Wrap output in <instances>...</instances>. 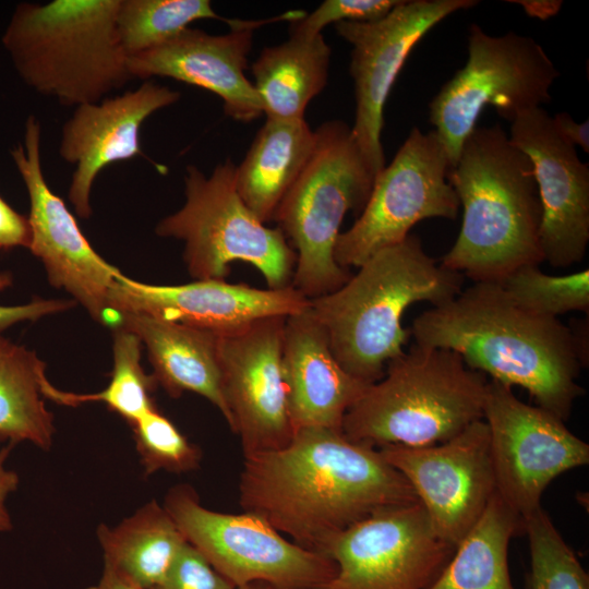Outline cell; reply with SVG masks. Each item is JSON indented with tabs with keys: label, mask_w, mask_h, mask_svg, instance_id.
Masks as SVG:
<instances>
[{
	"label": "cell",
	"mask_w": 589,
	"mask_h": 589,
	"mask_svg": "<svg viewBox=\"0 0 589 589\" xmlns=\"http://www.w3.org/2000/svg\"><path fill=\"white\" fill-rule=\"evenodd\" d=\"M240 504L296 544L321 552L336 533L418 497L373 446L341 430H297L275 450L244 456Z\"/></svg>",
	"instance_id": "cell-1"
},
{
	"label": "cell",
	"mask_w": 589,
	"mask_h": 589,
	"mask_svg": "<svg viewBox=\"0 0 589 589\" xmlns=\"http://www.w3.org/2000/svg\"><path fill=\"white\" fill-rule=\"evenodd\" d=\"M417 344L457 352L468 368L520 386L563 421L584 394V340L558 318L517 305L498 283L479 281L412 323Z\"/></svg>",
	"instance_id": "cell-2"
},
{
	"label": "cell",
	"mask_w": 589,
	"mask_h": 589,
	"mask_svg": "<svg viewBox=\"0 0 589 589\" xmlns=\"http://www.w3.org/2000/svg\"><path fill=\"white\" fill-rule=\"evenodd\" d=\"M448 181L462 206V223L442 266L474 283H498L520 266L543 262L533 167L500 123L476 127Z\"/></svg>",
	"instance_id": "cell-3"
},
{
	"label": "cell",
	"mask_w": 589,
	"mask_h": 589,
	"mask_svg": "<svg viewBox=\"0 0 589 589\" xmlns=\"http://www.w3.org/2000/svg\"><path fill=\"white\" fill-rule=\"evenodd\" d=\"M465 276L430 256L421 240L404 241L373 254L335 291L309 300V311L323 327L338 363L372 384L387 363L404 353L411 336L402 326L405 311L426 301L437 306L454 299Z\"/></svg>",
	"instance_id": "cell-4"
},
{
	"label": "cell",
	"mask_w": 589,
	"mask_h": 589,
	"mask_svg": "<svg viewBox=\"0 0 589 589\" xmlns=\"http://www.w3.org/2000/svg\"><path fill=\"white\" fill-rule=\"evenodd\" d=\"M488 382L457 352L414 342L348 409L342 433L373 447L446 442L483 419Z\"/></svg>",
	"instance_id": "cell-5"
},
{
	"label": "cell",
	"mask_w": 589,
	"mask_h": 589,
	"mask_svg": "<svg viewBox=\"0 0 589 589\" xmlns=\"http://www.w3.org/2000/svg\"><path fill=\"white\" fill-rule=\"evenodd\" d=\"M119 0L20 3L2 37L23 81L61 104L97 103L131 77L117 33Z\"/></svg>",
	"instance_id": "cell-6"
},
{
	"label": "cell",
	"mask_w": 589,
	"mask_h": 589,
	"mask_svg": "<svg viewBox=\"0 0 589 589\" xmlns=\"http://www.w3.org/2000/svg\"><path fill=\"white\" fill-rule=\"evenodd\" d=\"M314 133L313 152L274 217L296 249L291 286L309 300L351 276L336 263L334 250L345 215L361 213L375 179L348 124L325 121Z\"/></svg>",
	"instance_id": "cell-7"
},
{
	"label": "cell",
	"mask_w": 589,
	"mask_h": 589,
	"mask_svg": "<svg viewBox=\"0 0 589 589\" xmlns=\"http://www.w3.org/2000/svg\"><path fill=\"white\" fill-rule=\"evenodd\" d=\"M235 171L229 159L209 176L188 166L185 202L161 219L155 231L184 242L183 260L196 280H225L230 263L240 261L255 267L269 289L290 287L296 252L279 228H269L244 204Z\"/></svg>",
	"instance_id": "cell-8"
},
{
	"label": "cell",
	"mask_w": 589,
	"mask_h": 589,
	"mask_svg": "<svg viewBox=\"0 0 589 589\" xmlns=\"http://www.w3.org/2000/svg\"><path fill=\"white\" fill-rule=\"evenodd\" d=\"M558 75L533 38L515 32L493 36L471 24L465 67L429 105L430 122L444 144L450 168L486 106L512 122L520 113L549 104Z\"/></svg>",
	"instance_id": "cell-9"
},
{
	"label": "cell",
	"mask_w": 589,
	"mask_h": 589,
	"mask_svg": "<svg viewBox=\"0 0 589 589\" xmlns=\"http://www.w3.org/2000/svg\"><path fill=\"white\" fill-rule=\"evenodd\" d=\"M164 507L187 542L237 588L266 582L279 589H318L336 574L326 554L286 539L252 513L208 509L189 485L171 488Z\"/></svg>",
	"instance_id": "cell-10"
},
{
	"label": "cell",
	"mask_w": 589,
	"mask_h": 589,
	"mask_svg": "<svg viewBox=\"0 0 589 589\" xmlns=\"http://www.w3.org/2000/svg\"><path fill=\"white\" fill-rule=\"evenodd\" d=\"M449 169L437 133L413 128L390 164L376 175L352 226L339 233L336 263L345 269L359 267L380 250L404 241L417 223L455 219L460 205L448 181Z\"/></svg>",
	"instance_id": "cell-11"
},
{
	"label": "cell",
	"mask_w": 589,
	"mask_h": 589,
	"mask_svg": "<svg viewBox=\"0 0 589 589\" xmlns=\"http://www.w3.org/2000/svg\"><path fill=\"white\" fill-rule=\"evenodd\" d=\"M454 550L419 501L385 507L326 542L336 574L318 589H426Z\"/></svg>",
	"instance_id": "cell-12"
},
{
	"label": "cell",
	"mask_w": 589,
	"mask_h": 589,
	"mask_svg": "<svg viewBox=\"0 0 589 589\" xmlns=\"http://www.w3.org/2000/svg\"><path fill=\"white\" fill-rule=\"evenodd\" d=\"M483 420L496 492L521 519L541 507L546 486L560 474L589 462V445L552 412L519 400L512 387L486 385Z\"/></svg>",
	"instance_id": "cell-13"
},
{
	"label": "cell",
	"mask_w": 589,
	"mask_h": 589,
	"mask_svg": "<svg viewBox=\"0 0 589 589\" xmlns=\"http://www.w3.org/2000/svg\"><path fill=\"white\" fill-rule=\"evenodd\" d=\"M476 0H401L386 16L372 22H339L336 33L352 46L350 75L356 113L352 136L370 170L385 167L381 135L384 107L397 75L413 47L448 15Z\"/></svg>",
	"instance_id": "cell-14"
},
{
	"label": "cell",
	"mask_w": 589,
	"mask_h": 589,
	"mask_svg": "<svg viewBox=\"0 0 589 589\" xmlns=\"http://www.w3.org/2000/svg\"><path fill=\"white\" fill-rule=\"evenodd\" d=\"M29 199L28 249L38 257L50 284L62 288L97 322L116 328L119 317L110 306L111 291L122 275L89 244L62 199L46 182L40 161V124L25 123L24 145L11 152Z\"/></svg>",
	"instance_id": "cell-15"
},
{
	"label": "cell",
	"mask_w": 589,
	"mask_h": 589,
	"mask_svg": "<svg viewBox=\"0 0 589 589\" xmlns=\"http://www.w3.org/2000/svg\"><path fill=\"white\" fill-rule=\"evenodd\" d=\"M409 482L437 537L454 549L476 525L496 492L485 421L430 446L378 447Z\"/></svg>",
	"instance_id": "cell-16"
},
{
	"label": "cell",
	"mask_w": 589,
	"mask_h": 589,
	"mask_svg": "<svg viewBox=\"0 0 589 589\" xmlns=\"http://www.w3.org/2000/svg\"><path fill=\"white\" fill-rule=\"evenodd\" d=\"M285 316L217 333L223 395L243 456L279 449L292 438L283 377Z\"/></svg>",
	"instance_id": "cell-17"
},
{
	"label": "cell",
	"mask_w": 589,
	"mask_h": 589,
	"mask_svg": "<svg viewBox=\"0 0 589 589\" xmlns=\"http://www.w3.org/2000/svg\"><path fill=\"white\" fill-rule=\"evenodd\" d=\"M509 140L530 159L542 206L540 245L553 267L580 263L589 243V165L533 108L510 122Z\"/></svg>",
	"instance_id": "cell-18"
},
{
	"label": "cell",
	"mask_w": 589,
	"mask_h": 589,
	"mask_svg": "<svg viewBox=\"0 0 589 589\" xmlns=\"http://www.w3.org/2000/svg\"><path fill=\"white\" fill-rule=\"evenodd\" d=\"M110 306L119 320L122 313L140 312L224 333L261 318L300 313L309 306V299L292 286L259 289L218 279L157 286L120 275Z\"/></svg>",
	"instance_id": "cell-19"
},
{
	"label": "cell",
	"mask_w": 589,
	"mask_h": 589,
	"mask_svg": "<svg viewBox=\"0 0 589 589\" xmlns=\"http://www.w3.org/2000/svg\"><path fill=\"white\" fill-rule=\"evenodd\" d=\"M267 21H238L224 35L185 28L166 43L128 58L131 77H170L202 87L221 101L233 120L250 122L263 113L253 83L245 76L254 29Z\"/></svg>",
	"instance_id": "cell-20"
},
{
	"label": "cell",
	"mask_w": 589,
	"mask_h": 589,
	"mask_svg": "<svg viewBox=\"0 0 589 589\" xmlns=\"http://www.w3.org/2000/svg\"><path fill=\"white\" fill-rule=\"evenodd\" d=\"M179 98V92L146 81L136 89L76 106L62 127L59 154L75 166L69 200L80 217L92 215L91 192L97 175L110 164L142 155L143 122Z\"/></svg>",
	"instance_id": "cell-21"
},
{
	"label": "cell",
	"mask_w": 589,
	"mask_h": 589,
	"mask_svg": "<svg viewBox=\"0 0 589 589\" xmlns=\"http://www.w3.org/2000/svg\"><path fill=\"white\" fill-rule=\"evenodd\" d=\"M281 368L294 432L308 428L341 430L346 412L370 385L338 363L309 306L286 317Z\"/></svg>",
	"instance_id": "cell-22"
},
{
	"label": "cell",
	"mask_w": 589,
	"mask_h": 589,
	"mask_svg": "<svg viewBox=\"0 0 589 589\" xmlns=\"http://www.w3.org/2000/svg\"><path fill=\"white\" fill-rule=\"evenodd\" d=\"M119 326L135 334L146 347L153 376L170 396L199 394L230 424L221 388L217 333L140 312L122 313Z\"/></svg>",
	"instance_id": "cell-23"
},
{
	"label": "cell",
	"mask_w": 589,
	"mask_h": 589,
	"mask_svg": "<svg viewBox=\"0 0 589 589\" xmlns=\"http://www.w3.org/2000/svg\"><path fill=\"white\" fill-rule=\"evenodd\" d=\"M314 145L315 133L305 119L266 118L235 171L238 194L262 223L274 220Z\"/></svg>",
	"instance_id": "cell-24"
},
{
	"label": "cell",
	"mask_w": 589,
	"mask_h": 589,
	"mask_svg": "<svg viewBox=\"0 0 589 589\" xmlns=\"http://www.w3.org/2000/svg\"><path fill=\"white\" fill-rule=\"evenodd\" d=\"M330 47L323 34L289 35L265 47L251 65L253 86L266 118L301 120L308 104L325 87Z\"/></svg>",
	"instance_id": "cell-25"
},
{
	"label": "cell",
	"mask_w": 589,
	"mask_h": 589,
	"mask_svg": "<svg viewBox=\"0 0 589 589\" xmlns=\"http://www.w3.org/2000/svg\"><path fill=\"white\" fill-rule=\"evenodd\" d=\"M97 537L104 567L141 589H154L161 582L187 542L155 500L116 527L100 524Z\"/></svg>",
	"instance_id": "cell-26"
},
{
	"label": "cell",
	"mask_w": 589,
	"mask_h": 589,
	"mask_svg": "<svg viewBox=\"0 0 589 589\" xmlns=\"http://www.w3.org/2000/svg\"><path fill=\"white\" fill-rule=\"evenodd\" d=\"M518 531H522L521 517L495 492L426 589H515L508 570V544Z\"/></svg>",
	"instance_id": "cell-27"
},
{
	"label": "cell",
	"mask_w": 589,
	"mask_h": 589,
	"mask_svg": "<svg viewBox=\"0 0 589 589\" xmlns=\"http://www.w3.org/2000/svg\"><path fill=\"white\" fill-rule=\"evenodd\" d=\"M45 369L34 351L0 335V440L50 448L55 425L43 394Z\"/></svg>",
	"instance_id": "cell-28"
},
{
	"label": "cell",
	"mask_w": 589,
	"mask_h": 589,
	"mask_svg": "<svg viewBox=\"0 0 589 589\" xmlns=\"http://www.w3.org/2000/svg\"><path fill=\"white\" fill-rule=\"evenodd\" d=\"M141 346L142 342L135 334L120 326L116 327L113 370L108 386L99 393L74 394L60 390L48 381L43 389L45 398L73 407L100 401L132 424L156 407L151 394L157 383L153 375L145 374L141 365Z\"/></svg>",
	"instance_id": "cell-29"
},
{
	"label": "cell",
	"mask_w": 589,
	"mask_h": 589,
	"mask_svg": "<svg viewBox=\"0 0 589 589\" xmlns=\"http://www.w3.org/2000/svg\"><path fill=\"white\" fill-rule=\"evenodd\" d=\"M201 19H221L208 0H119L120 45L132 57L157 47Z\"/></svg>",
	"instance_id": "cell-30"
},
{
	"label": "cell",
	"mask_w": 589,
	"mask_h": 589,
	"mask_svg": "<svg viewBox=\"0 0 589 589\" xmlns=\"http://www.w3.org/2000/svg\"><path fill=\"white\" fill-rule=\"evenodd\" d=\"M507 296L520 308L548 317L589 311V269L563 276H552L539 265H525L501 281Z\"/></svg>",
	"instance_id": "cell-31"
},
{
	"label": "cell",
	"mask_w": 589,
	"mask_h": 589,
	"mask_svg": "<svg viewBox=\"0 0 589 589\" xmlns=\"http://www.w3.org/2000/svg\"><path fill=\"white\" fill-rule=\"evenodd\" d=\"M530 552L526 589H589V576L543 508L522 519Z\"/></svg>",
	"instance_id": "cell-32"
},
{
	"label": "cell",
	"mask_w": 589,
	"mask_h": 589,
	"mask_svg": "<svg viewBox=\"0 0 589 589\" xmlns=\"http://www.w3.org/2000/svg\"><path fill=\"white\" fill-rule=\"evenodd\" d=\"M145 474L188 472L201 461L200 449L155 407L130 424Z\"/></svg>",
	"instance_id": "cell-33"
},
{
	"label": "cell",
	"mask_w": 589,
	"mask_h": 589,
	"mask_svg": "<svg viewBox=\"0 0 589 589\" xmlns=\"http://www.w3.org/2000/svg\"><path fill=\"white\" fill-rule=\"evenodd\" d=\"M400 0H325L314 11L290 22L289 35L313 36L339 22H372L386 16Z\"/></svg>",
	"instance_id": "cell-34"
},
{
	"label": "cell",
	"mask_w": 589,
	"mask_h": 589,
	"mask_svg": "<svg viewBox=\"0 0 589 589\" xmlns=\"http://www.w3.org/2000/svg\"><path fill=\"white\" fill-rule=\"evenodd\" d=\"M154 589H237L189 542Z\"/></svg>",
	"instance_id": "cell-35"
},
{
	"label": "cell",
	"mask_w": 589,
	"mask_h": 589,
	"mask_svg": "<svg viewBox=\"0 0 589 589\" xmlns=\"http://www.w3.org/2000/svg\"><path fill=\"white\" fill-rule=\"evenodd\" d=\"M13 277L9 272H0V291L12 286ZM75 305L70 300L35 299L22 305H0V332L24 321H36L43 316L67 311Z\"/></svg>",
	"instance_id": "cell-36"
},
{
	"label": "cell",
	"mask_w": 589,
	"mask_h": 589,
	"mask_svg": "<svg viewBox=\"0 0 589 589\" xmlns=\"http://www.w3.org/2000/svg\"><path fill=\"white\" fill-rule=\"evenodd\" d=\"M29 242L28 218L13 209L0 196V252L17 247L28 248Z\"/></svg>",
	"instance_id": "cell-37"
},
{
	"label": "cell",
	"mask_w": 589,
	"mask_h": 589,
	"mask_svg": "<svg viewBox=\"0 0 589 589\" xmlns=\"http://www.w3.org/2000/svg\"><path fill=\"white\" fill-rule=\"evenodd\" d=\"M3 442L0 440V532L10 531L13 528L11 517L5 507V500L11 492L16 490L20 481L17 473L7 469L4 466L13 445L9 443L1 445Z\"/></svg>",
	"instance_id": "cell-38"
},
{
	"label": "cell",
	"mask_w": 589,
	"mask_h": 589,
	"mask_svg": "<svg viewBox=\"0 0 589 589\" xmlns=\"http://www.w3.org/2000/svg\"><path fill=\"white\" fill-rule=\"evenodd\" d=\"M552 122L561 137L573 145L579 146L589 153V121L578 123L567 112H560L552 117Z\"/></svg>",
	"instance_id": "cell-39"
},
{
	"label": "cell",
	"mask_w": 589,
	"mask_h": 589,
	"mask_svg": "<svg viewBox=\"0 0 589 589\" xmlns=\"http://www.w3.org/2000/svg\"><path fill=\"white\" fill-rule=\"evenodd\" d=\"M520 5L527 15L539 20H548L556 15L563 2L561 0H508Z\"/></svg>",
	"instance_id": "cell-40"
},
{
	"label": "cell",
	"mask_w": 589,
	"mask_h": 589,
	"mask_svg": "<svg viewBox=\"0 0 589 589\" xmlns=\"http://www.w3.org/2000/svg\"><path fill=\"white\" fill-rule=\"evenodd\" d=\"M85 589H141L104 567L100 579Z\"/></svg>",
	"instance_id": "cell-41"
},
{
	"label": "cell",
	"mask_w": 589,
	"mask_h": 589,
	"mask_svg": "<svg viewBox=\"0 0 589 589\" xmlns=\"http://www.w3.org/2000/svg\"><path fill=\"white\" fill-rule=\"evenodd\" d=\"M237 589H279L266 582H251Z\"/></svg>",
	"instance_id": "cell-42"
}]
</instances>
